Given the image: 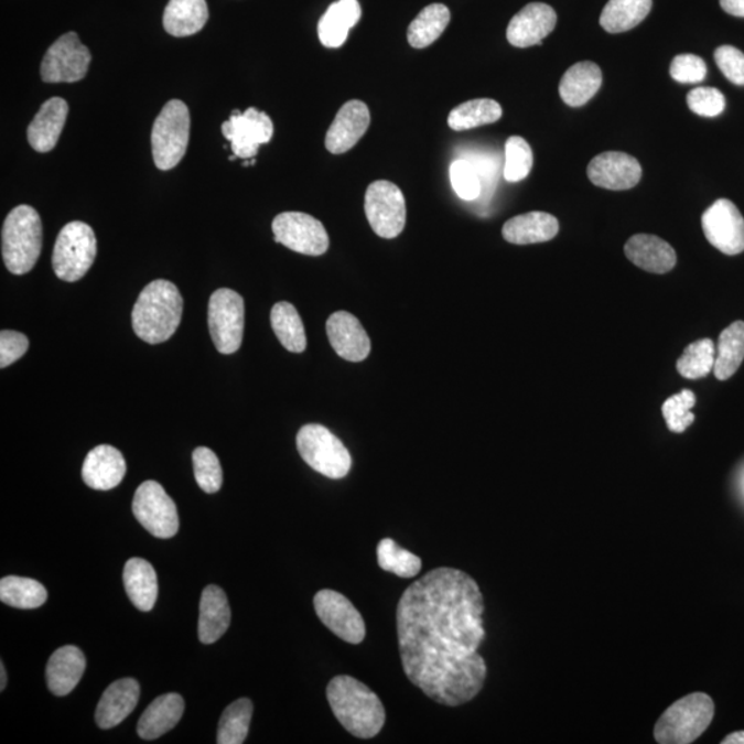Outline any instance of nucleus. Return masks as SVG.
I'll return each mask as SVG.
<instances>
[{"label":"nucleus","instance_id":"15","mask_svg":"<svg viewBox=\"0 0 744 744\" xmlns=\"http://www.w3.org/2000/svg\"><path fill=\"white\" fill-rule=\"evenodd\" d=\"M273 121L262 110L248 108L246 112L234 110L223 125V134L231 143L236 158L254 159L259 147L273 137Z\"/></svg>","mask_w":744,"mask_h":744},{"label":"nucleus","instance_id":"1","mask_svg":"<svg viewBox=\"0 0 744 744\" xmlns=\"http://www.w3.org/2000/svg\"><path fill=\"white\" fill-rule=\"evenodd\" d=\"M483 615L477 582L455 568H435L402 593L396 611L402 670L435 703L456 708L482 692Z\"/></svg>","mask_w":744,"mask_h":744},{"label":"nucleus","instance_id":"50","mask_svg":"<svg viewBox=\"0 0 744 744\" xmlns=\"http://www.w3.org/2000/svg\"><path fill=\"white\" fill-rule=\"evenodd\" d=\"M720 4L725 13L744 19V0H720Z\"/></svg>","mask_w":744,"mask_h":744},{"label":"nucleus","instance_id":"9","mask_svg":"<svg viewBox=\"0 0 744 744\" xmlns=\"http://www.w3.org/2000/svg\"><path fill=\"white\" fill-rule=\"evenodd\" d=\"M208 328L215 347L223 355L240 349L245 333V300L230 289L213 292L208 302Z\"/></svg>","mask_w":744,"mask_h":744},{"label":"nucleus","instance_id":"32","mask_svg":"<svg viewBox=\"0 0 744 744\" xmlns=\"http://www.w3.org/2000/svg\"><path fill=\"white\" fill-rule=\"evenodd\" d=\"M208 20L206 0H170L163 14V26L171 36L185 37L202 31Z\"/></svg>","mask_w":744,"mask_h":744},{"label":"nucleus","instance_id":"4","mask_svg":"<svg viewBox=\"0 0 744 744\" xmlns=\"http://www.w3.org/2000/svg\"><path fill=\"white\" fill-rule=\"evenodd\" d=\"M42 220L35 208L22 204L11 209L2 229V256L13 274H25L35 267L42 251Z\"/></svg>","mask_w":744,"mask_h":744},{"label":"nucleus","instance_id":"5","mask_svg":"<svg viewBox=\"0 0 744 744\" xmlns=\"http://www.w3.org/2000/svg\"><path fill=\"white\" fill-rule=\"evenodd\" d=\"M713 699L703 692L689 693L669 705L656 722L659 744H691L703 735L714 719Z\"/></svg>","mask_w":744,"mask_h":744},{"label":"nucleus","instance_id":"17","mask_svg":"<svg viewBox=\"0 0 744 744\" xmlns=\"http://www.w3.org/2000/svg\"><path fill=\"white\" fill-rule=\"evenodd\" d=\"M641 165L636 158L623 152H604L589 163V180L610 191H627L641 180Z\"/></svg>","mask_w":744,"mask_h":744},{"label":"nucleus","instance_id":"12","mask_svg":"<svg viewBox=\"0 0 744 744\" xmlns=\"http://www.w3.org/2000/svg\"><path fill=\"white\" fill-rule=\"evenodd\" d=\"M91 53L80 43L76 32H68L55 41L44 54L42 80L46 83H76L86 77Z\"/></svg>","mask_w":744,"mask_h":744},{"label":"nucleus","instance_id":"29","mask_svg":"<svg viewBox=\"0 0 744 744\" xmlns=\"http://www.w3.org/2000/svg\"><path fill=\"white\" fill-rule=\"evenodd\" d=\"M362 19L358 0H338L330 6L319 21L317 33L324 47L338 48L346 42L353 26Z\"/></svg>","mask_w":744,"mask_h":744},{"label":"nucleus","instance_id":"51","mask_svg":"<svg viewBox=\"0 0 744 744\" xmlns=\"http://www.w3.org/2000/svg\"><path fill=\"white\" fill-rule=\"evenodd\" d=\"M721 744H744V731L731 733V735L722 738Z\"/></svg>","mask_w":744,"mask_h":744},{"label":"nucleus","instance_id":"41","mask_svg":"<svg viewBox=\"0 0 744 744\" xmlns=\"http://www.w3.org/2000/svg\"><path fill=\"white\" fill-rule=\"evenodd\" d=\"M378 564L386 572L400 578L417 576L422 570V560L406 549H401L393 539L380 540L377 549Z\"/></svg>","mask_w":744,"mask_h":744},{"label":"nucleus","instance_id":"8","mask_svg":"<svg viewBox=\"0 0 744 744\" xmlns=\"http://www.w3.org/2000/svg\"><path fill=\"white\" fill-rule=\"evenodd\" d=\"M97 256V239L91 226L82 220L66 224L55 240L53 269L57 278L75 283L93 267Z\"/></svg>","mask_w":744,"mask_h":744},{"label":"nucleus","instance_id":"27","mask_svg":"<svg viewBox=\"0 0 744 744\" xmlns=\"http://www.w3.org/2000/svg\"><path fill=\"white\" fill-rule=\"evenodd\" d=\"M230 625V608L223 589L209 584L203 590L201 615H198V639L213 644L224 636Z\"/></svg>","mask_w":744,"mask_h":744},{"label":"nucleus","instance_id":"18","mask_svg":"<svg viewBox=\"0 0 744 744\" xmlns=\"http://www.w3.org/2000/svg\"><path fill=\"white\" fill-rule=\"evenodd\" d=\"M556 24L557 14L553 8L544 3H529L509 22L507 41L518 48L537 46L553 32Z\"/></svg>","mask_w":744,"mask_h":744},{"label":"nucleus","instance_id":"10","mask_svg":"<svg viewBox=\"0 0 744 744\" xmlns=\"http://www.w3.org/2000/svg\"><path fill=\"white\" fill-rule=\"evenodd\" d=\"M364 209L373 230L384 239H395L405 229L406 198L393 182L385 180L373 182L367 187Z\"/></svg>","mask_w":744,"mask_h":744},{"label":"nucleus","instance_id":"52","mask_svg":"<svg viewBox=\"0 0 744 744\" xmlns=\"http://www.w3.org/2000/svg\"><path fill=\"white\" fill-rule=\"evenodd\" d=\"M0 678H2V680H0V691H4L6 682H8V675H6L3 661L0 664Z\"/></svg>","mask_w":744,"mask_h":744},{"label":"nucleus","instance_id":"35","mask_svg":"<svg viewBox=\"0 0 744 744\" xmlns=\"http://www.w3.org/2000/svg\"><path fill=\"white\" fill-rule=\"evenodd\" d=\"M744 360V322H735L722 331L716 346L713 373L716 379L726 380Z\"/></svg>","mask_w":744,"mask_h":744},{"label":"nucleus","instance_id":"28","mask_svg":"<svg viewBox=\"0 0 744 744\" xmlns=\"http://www.w3.org/2000/svg\"><path fill=\"white\" fill-rule=\"evenodd\" d=\"M603 85V72L592 61H581L572 65L561 77L559 91L562 101L570 107L587 104Z\"/></svg>","mask_w":744,"mask_h":744},{"label":"nucleus","instance_id":"25","mask_svg":"<svg viewBox=\"0 0 744 744\" xmlns=\"http://www.w3.org/2000/svg\"><path fill=\"white\" fill-rule=\"evenodd\" d=\"M625 254L636 267L664 274L676 267L677 256L669 242L654 235H636L627 240Z\"/></svg>","mask_w":744,"mask_h":744},{"label":"nucleus","instance_id":"30","mask_svg":"<svg viewBox=\"0 0 744 744\" xmlns=\"http://www.w3.org/2000/svg\"><path fill=\"white\" fill-rule=\"evenodd\" d=\"M559 229V220L553 215L532 212L507 220L502 235L513 245H535L554 239Z\"/></svg>","mask_w":744,"mask_h":744},{"label":"nucleus","instance_id":"3","mask_svg":"<svg viewBox=\"0 0 744 744\" xmlns=\"http://www.w3.org/2000/svg\"><path fill=\"white\" fill-rule=\"evenodd\" d=\"M184 300L169 280H154L141 291L131 313L132 330L148 344H162L180 327Z\"/></svg>","mask_w":744,"mask_h":744},{"label":"nucleus","instance_id":"48","mask_svg":"<svg viewBox=\"0 0 744 744\" xmlns=\"http://www.w3.org/2000/svg\"><path fill=\"white\" fill-rule=\"evenodd\" d=\"M716 66L733 85L744 86V54L733 46H721L715 50Z\"/></svg>","mask_w":744,"mask_h":744},{"label":"nucleus","instance_id":"31","mask_svg":"<svg viewBox=\"0 0 744 744\" xmlns=\"http://www.w3.org/2000/svg\"><path fill=\"white\" fill-rule=\"evenodd\" d=\"M123 581L127 595L136 608L148 612L157 604L159 586L151 562L131 559L126 562Z\"/></svg>","mask_w":744,"mask_h":744},{"label":"nucleus","instance_id":"20","mask_svg":"<svg viewBox=\"0 0 744 744\" xmlns=\"http://www.w3.org/2000/svg\"><path fill=\"white\" fill-rule=\"evenodd\" d=\"M331 346L347 362H363L371 352V341L353 314L341 311L331 314L325 324Z\"/></svg>","mask_w":744,"mask_h":744},{"label":"nucleus","instance_id":"42","mask_svg":"<svg viewBox=\"0 0 744 744\" xmlns=\"http://www.w3.org/2000/svg\"><path fill=\"white\" fill-rule=\"evenodd\" d=\"M532 149L521 137L513 136L505 143L504 176L507 182H520L531 173Z\"/></svg>","mask_w":744,"mask_h":744},{"label":"nucleus","instance_id":"19","mask_svg":"<svg viewBox=\"0 0 744 744\" xmlns=\"http://www.w3.org/2000/svg\"><path fill=\"white\" fill-rule=\"evenodd\" d=\"M369 123H371V115H369L367 105L358 99L347 101L342 105L325 134V148L334 154L351 151L366 134Z\"/></svg>","mask_w":744,"mask_h":744},{"label":"nucleus","instance_id":"2","mask_svg":"<svg viewBox=\"0 0 744 744\" xmlns=\"http://www.w3.org/2000/svg\"><path fill=\"white\" fill-rule=\"evenodd\" d=\"M327 699L335 719L353 736L371 738L382 730L384 704L366 683L351 676L334 677L327 687Z\"/></svg>","mask_w":744,"mask_h":744},{"label":"nucleus","instance_id":"33","mask_svg":"<svg viewBox=\"0 0 744 744\" xmlns=\"http://www.w3.org/2000/svg\"><path fill=\"white\" fill-rule=\"evenodd\" d=\"M451 21L450 9L445 4L427 6L408 26V43L413 48H424L443 35Z\"/></svg>","mask_w":744,"mask_h":744},{"label":"nucleus","instance_id":"22","mask_svg":"<svg viewBox=\"0 0 744 744\" xmlns=\"http://www.w3.org/2000/svg\"><path fill=\"white\" fill-rule=\"evenodd\" d=\"M140 683L134 678H121L105 689L96 711V722L101 730H110L123 722L137 708Z\"/></svg>","mask_w":744,"mask_h":744},{"label":"nucleus","instance_id":"6","mask_svg":"<svg viewBox=\"0 0 744 744\" xmlns=\"http://www.w3.org/2000/svg\"><path fill=\"white\" fill-rule=\"evenodd\" d=\"M190 134V109L180 99H171L154 120L151 134L153 160L159 170L179 165L185 157Z\"/></svg>","mask_w":744,"mask_h":744},{"label":"nucleus","instance_id":"11","mask_svg":"<svg viewBox=\"0 0 744 744\" xmlns=\"http://www.w3.org/2000/svg\"><path fill=\"white\" fill-rule=\"evenodd\" d=\"M132 513L138 522L153 537L169 539L179 532L180 518L174 500L162 485L152 479L137 488L132 499Z\"/></svg>","mask_w":744,"mask_h":744},{"label":"nucleus","instance_id":"43","mask_svg":"<svg viewBox=\"0 0 744 744\" xmlns=\"http://www.w3.org/2000/svg\"><path fill=\"white\" fill-rule=\"evenodd\" d=\"M192 461L198 487L207 494L218 493L224 479L218 456L207 446H197L193 451Z\"/></svg>","mask_w":744,"mask_h":744},{"label":"nucleus","instance_id":"23","mask_svg":"<svg viewBox=\"0 0 744 744\" xmlns=\"http://www.w3.org/2000/svg\"><path fill=\"white\" fill-rule=\"evenodd\" d=\"M69 105L64 98L47 99L28 126L26 136L30 145L39 153L52 152L64 130Z\"/></svg>","mask_w":744,"mask_h":744},{"label":"nucleus","instance_id":"44","mask_svg":"<svg viewBox=\"0 0 744 744\" xmlns=\"http://www.w3.org/2000/svg\"><path fill=\"white\" fill-rule=\"evenodd\" d=\"M697 405V396L691 390H682L680 393L671 396L661 407L667 428L672 433H683L694 422V416L691 412Z\"/></svg>","mask_w":744,"mask_h":744},{"label":"nucleus","instance_id":"39","mask_svg":"<svg viewBox=\"0 0 744 744\" xmlns=\"http://www.w3.org/2000/svg\"><path fill=\"white\" fill-rule=\"evenodd\" d=\"M254 705L250 699H239L230 703L220 715L217 733L218 744L245 743L250 730Z\"/></svg>","mask_w":744,"mask_h":744},{"label":"nucleus","instance_id":"40","mask_svg":"<svg viewBox=\"0 0 744 744\" xmlns=\"http://www.w3.org/2000/svg\"><path fill=\"white\" fill-rule=\"evenodd\" d=\"M715 364L714 342L704 338L693 342L683 351L678 358L677 371L687 379H700L708 377L713 371Z\"/></svg>","mask_w":744,"mask_h":744},{"label":"nucleus","instance_id":"47","mask_svg":"<svg viewBox=\"0 0 744 744\" xmlns=\"http://www.w3.org/2000/svg\"><path fill=\"white\" fill-rule=\"evenodd\" d=\"M670 75L678 83L694 85L705 79L708 66L699 55L680 54L671 61Z\"/></svg>","mask_w":744,"mask_h":744},{"label":"nucleus","instance_id":"34","mask_svg":"<svg viewBox=\"0 0 744 744\" xmlns=\"http://www.w3.org/2000/svg\"><path fill=\"white\" fill-rule=\"evenodd\" d=\"M653 9V0H610L600 17L606 32L621 33L633 30Z\"/></svg>","mask_w":744,"mask_h":744},{"label":"nucleus","instance_id":"45","mask_svg":"<svg viewBox=\"0 0 744 744\" xmlns=\"http://www.w3.org/2000/svg\"><path fill=\"white\" fill-rule=\"evenodd\" d=\"M450 180L456 195L463 201H476L482 195V179L476 168L465 159H457L451 164Z\"/></svg>","mask_w":744,"mask_h":744},{"label":"nucleus","instance_id":"24","mask_svg":"<svg viewBox=\"0 0 744 744\" xmlns=\"http://www.w3.org/2000/svg\"><path fill=\"white\" fill-rule=\"evenodd\" d=\"M86 670V658L74 645L58 648L50 656L46 667V680L50 692L55 697H66L74 691Z\"/></svg>","mask_w":744,"mask_h":744},{"label":"nucleus","instance_id":"37","mask_svg":"<svg viewBox=\"0 0 744 744\" xmlns=\"http://www.w3.org/2000/svg\"><path fill=\"white\" fill-rule=\"evenodd\" d=\"M502 107L495 99L477 98L457 105L449 115L452 130L463 131L476 127L495 123L502 118Z\"/></svg>","mask_w":744,"mask_h":744},{"label":"nucleus","instance_id":"14","mask_svg":"<svg viewBox=\"0 0 744 744\" xmlns=\"http://www.w3.org/2000/svg\"><path fill=\"white\" fill-rule=\"evenodd\" d=\"M314 611L323 625L345 643L360 644L366 638V623L360 612L345 597L334 590H320L313 599Z\"/></svg>","mask_w":744,"mask_h":744},{"label":"nucleus","instance_id":"46","mask_svg":"<svg viewBox=\"0 0 744 744\" xmlns=\"http://www.w3.org/2000/svg\"><path fill=\"white\" fill-rule=\"evenodd\" d=\"M687 104L693 114L704 118H715L724 112L725 97L714 87H697L688 93Z\"/></svg>","mask_w":744,"mask_h":744},{"label":"nucleus","instance_id":"49","mask_svg":"<svg viewBox=\"0 0 744 744\" xmlns=\"http://www.w3.org/2000/svg\"><path fill=\"white\" fill-rule=\"evenodd\" d=\"M30 341L19 331L3 330L0 333V367L6 368L25 355Z\"/></svg>","mask_w":744,"mask_h":744},{"label":"nucleus","instance_id":"36","mask_svg":"<svg viewBox=\"0 0 744 744\" xmlns=\"http://www.w3.org/2000/svg\"><path fill=\"white\" fill-rule=\"evenodd\" d=\"M270 323L276 336L287 351L302 353L306 349L305 327L296 309L289 302H278L270 312Z\"/></svg>","mask_w":744,"mask_h":744},{"label":"nucleus","instance_id":"16","mask_svg":"<svg viewBox=\"0 0 744 744\" xmlns=\"http://www.w3.org/2000/svg\"><path fill=\"white\" fill-rule=\"evenodd\" d=\"M702 228L710 245L726 256L744 251V218L727 198H720L705 209Z\"/></svg>","mask_w":744,"mask_h":744},{"label":"nucleus","instance_id":"7","mask_svg":"<svg viewBox=\"0 0 744 744\" xmlns=\"http://www.w3.org/2000/svg\"><path fill=\"white\" fill-rule=\"evenodd\" d=\"M296 449L309 466L328 478H344L351 472L352 456L344 443L322 424L311 423L296 434Z\"/></svg>","mask_w":744,"mask_h":744},{"label":"nucleus","instance_id":"21","mask_svg":"<svg viewBox=\"0 0 744 744\" xmlns=\"http://www.w3.org/2000/svg\"><path fill=\"white\" fill-rule=\"evenodd\" d=\"M126 461L115 446L103 444L88 452L82 467L83 482L97 490H109L121 483L126 476Z\"/></svg>","mask_w":744,"mask_h":744},{"label":"nucleus","instance_id":"26","mask_svg":"<svg viewBox=\"0 0 744 744\" xmlns=\"http://www.w3.org/2000/svg\"><path fill=\"white\" fill-rule=\"evenodd\" d=\"M185 702L179 693H165L153 700L138 721L137 733L143 741H154L179 724Z\"/></svg>","mask_w":744,"mask_h":744},{"label":"nucleus","instance_id":"38","mask_svg":"<svg viewBox=\"0 0 744 744\" xmlns=\"http://www.w3.org/2000/svg\"><path fill=\"white\" fill-rule=\"evenodd\" d=\"M0 600L20 610H35L47 601V590L31 578L6 576L0 581Z\"/></svg>","mask_w":744,"mask_h":744},{"label":"nucleus","instance_id":"13","mask_svg":"<svg viewBox=\"0 0 744 744\" xmlns=\"http://www.w3.org/2000/svg\"><path fill=\"white\" fill-rule=\"evenodd\" d=\"M274 241L305 256H323L328 250L327 230L319 219L305 213H281L273 219Z\"/></svg>","mask_w":744,"mask_h":744}]
</instances>
